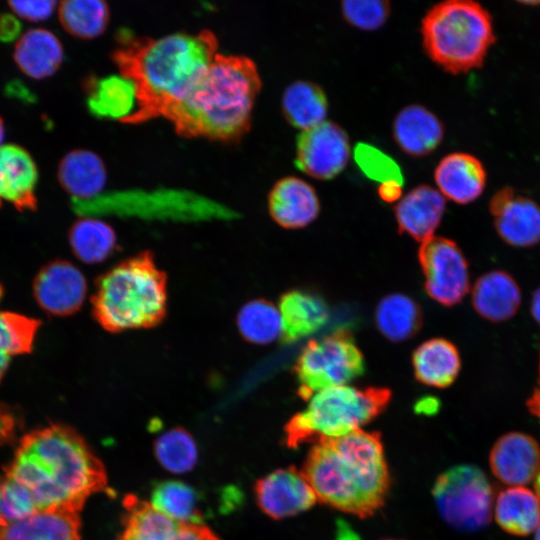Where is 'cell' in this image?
Masks as SVG:
<instances>
[{
  "label": "cell",
  "mask_w": 540,
  "mask_h": 540,
  "mask_svg": "<svg viewBox=\"0 0 540 540\" xmlns=\"http://www.w3.org/2000/svg\"><path fill=\"white\" fill-rule=\"evenodd\" d=\"M5 479L25 493L36 513L79 512L90 496L109 490L101 460L78 432L61 424L25 435Z\"/></svg>",
  "instance_id": "obj_1"
},
{
  "label": "cell",
  "mask_w": 540,
  "mask_h": 540,
  "mask_svg": "<svg viewBox=\"0 0 540 540\" xmlns=\"http://www.w3.org/2000/svg\"><path fill=\"white\" fill-rule=\"evenodd\" d=\"M217 54L218 39L210 30L156 39L120 32L112 58L136 92V110L123 123L164 117L200 80Z\"/></svg>",
  "instance_id": "obj_2"
},
{
  "label": "cell",
  "mask_w": 540,
  "mask_h": 540,
  "mask_svg": "<svg viewBox=\"0 0 540 540\" xmlns=\"http://www.w3.org/2000/svg\"><path fill=\"white\" fill-rule=\"evenodd\" d=\"M261 86L252 59L218 53L200 80L164 118L182 137L237 142L250 129Z\"/></svg>",
  "instance_id": "obj_3"
},
{
  "label": "cell",
  "mask_w": 540,
  "mask_h": 540,
  "mask_svg": "<svg viewBox=\"0 0 540 540\" xmlns=\"http://www.w3.org/2000/svg\"><path fill=\"white\" fill-rule=\"evenodd\" d=\"M301 472L318 500L360 517L375 512L389 488L380 435L362 429L315 443Z\"/></svg>",
  "instance_id": "obj_4"
},
{
  "label": "cell",
  "mask_w": 540,
  "mask_h": 540,
  "mask_svg": "<svg viewBox=\"0 0 540 540\" xmlns=\"http://www.w3.org/2000/svg\"><path fill=\"white\" fill-rule=\"evenodd\" d=\"M167 277L150 251L125 259L96 280L92 315L108 332L151 328L167 313Z\"/></svg>",
  "instance_id": "obj_5"
},
{
  "label": "cell",
  "mask_w": 540,
  "mask_h": 540,
  "mask_svg": "<svg viewBox=\"0 0 540 540\" xmlns=\"http://www.w3.org/2000/svg\"><path fill=\"white\" fill-rule=\"evenodd\" d=\"M421 35L428 57L452 74L480 67L495 42L490 14L471 0L431 7L422 19Z\"/></svg>",
  "instance_id": "obj_6"
},
{
  "label": "cell",
  "mask_w": 540,
  "mask_h": 540,
  "mask_svg": "<svg viewBox=\"0 0 540 540\" xmlns=\"http://www.w3.org/2000/svg\"><path fill=\"white\" fill-rule=\"evenodd\" d=\"M391 392L387 388L336 386L315 393L307 408L294 415L285 426L288 447L318 443L342 437L361 429L388 405Z\"/></svg>",
  "instance_id": "obj_7"
},
{
  "label": "cell",
  "mask_w": 540,
  "mask_h": 540,
  "mask_svg": "<svg viewBox=\"0 0 540 540\" xmlns=\"http://www.w3.org/2000/svg\"><path fill=\"white\" fill-rule=\"evenodd\" d=\"M364 371L363 355L347 329L310 340L293 367L297 392L305 400L321 390L343 386Z\"/></svg>",
  "instance_id": "obj_8"
},
{
  "label": "cell",
  "mask_w": 540,
  "mask_h": 540,
  "mask_svg": "<svg viewBox=\"0 0 540 540\" xmlns=\"http://www.w3.org/2000/svg\"><path fill=\"white\" fill-rule=\"evenodd\" d=\"M432 493L439 514L455 529L473 532L491 520L493 489L477 466L463 464L449 468L438 476Z\"/></svg>",
  "instance_id": "obj_9"
},
{
  "label": "cell",
  "mask_w": 540,
  "mask_h": 540,
  "mask_svg": "<svg viewBox=\"0 0 540 540\" xmlns=\"http://www.w3.org/2000/svg\"><path fill=\"white\" fill-rule=\"evenodd\" d=\"M72 208L78 213L100 210L123 212H163L164 215L176 216H211L221 215L223 208L203 197L180 190L125 191L99 195L87 201H71Z\"/></svg>",
  "instance_id": "obj_10"
},
{
  "label": "cell",
  "mask_w": 540,
  "mask_h": 540,
  "mask_svg": "<svg viewBox=\"0 0 540 540\" xmlns=\"http://www.w3.org/2000/svg\"><path fill=\"white\" fill-rule=\"evenodd\" d=\"M427 294L438 303L453 306L469 291V266L459 246L445 237L423 241L418 252Z\"/></svg>",
  "instance_id": "obj_11"
},
{
  "label": "cell",
  "mask_w": 540,
  "mask_h": 540,
  "mask_svg": "<svg viewBox=\"0 0 540 540\" xmlns=\"http://www.w3.org/2000/svg\"><path fill=\"white\" fill-rule=\"evenodd\" d=\"M350 143L346 132L336 123L324 121L302 131L296 143L295 163L305 174L329 180L346 167Z\"/></svg>",
  "instance_id": "obj_12"
},
{
  "label": "cell",
  "mask_w": 540,
  "mask_h": 540,
  "mask_svg": "<svg viewBox=\"0 0 540 540\" xmlns=\"http://www.w3.org/2000/svg\"><path fill=\"white\" fill-rule=\"evenodd\" d=\"M123 529L117 540H220L204 524L174 520L135 495L123 500Z\"/></svg>",
  "instance_id": "obj_13"
},
{
  "label": "cell",
  "mask_w": 540,
  "mask_h": 540,
  "mask_svg": "<svg viewBox=\"0 0 540 540\" xmlns=\"http://www.w3.org/2000/svg\"><path fill=\"white\" fill-rule=\"evenodd\" d=\"M87 288L82 272L71 262L60 259L44 265L33 281L36 302L54 316H69L79 311Z\"/></svg>",
  "instance_id": "obj_14"
},
{
  "label": "cell",
  "mask_w": 540,
  "mask_h": 540,
  "mask_svg": "<svg viewBox=\"0 0 540 540\" xmlns=\"http://www.w3.org/2000/svg\"><path fill=\"white\" fill-rule=\"evenodd\" d=\"M254 493L260 509L273 519L306 511L318 500L302 472L293 467L276 470L259 479Z\"/></svg>",
  "instance_id": "obj_15"
},
{
  "label": "cell",
  "mask_w": 540,
  "mask_h": 540,
  "mask_svg": "<svg viewBox=\"0 0 540 540\" xmlns=\"http://www.w3.org/2000/svg\"><path fill=\"white\" fill-rule=\"evenodd\" d=\"M489 210L500 238L514 247H531L540 241V206L506 187L493 195Z\"/></svg>",
  "instance_id": "obj_16"
},
{
  "label": "cell",
  "mask_w": 540,
  "mask_h": 540,
  "mask_svg": "<svg viewBox=\"0 0 540 540\" xmlns=\"http://www.w3.org/2000/svg\"><path fill=\"white\" fill-rule=\"evenodd\" d=\"M489 464L502 483L510 487L525 486L540 471V446L525 433H506L493 445Z\"/></svg>",
  "instance_id": "obj_17"
},
{
  "label": "cell",
  "mask_w": 540,
  "mask_h": 540,
  "mask_svg": "<svg viewBox=\"0 0 540 540\" xmlns=\"http://www.w3.org/2000/svg\"><path fill=\"white\" fill-rule=\"evenodd\" d=\"M272 219L286 229H297L314 221L320 211L315 189L303 179L288 176L278 180L268 195Z\"/></svg>",
  "instance_id": "obj_18"
},
{
  "label": "cell",
  "mask_w": 540,
  "mask_h": 540,
  "mask_svg": "<svg viewBox=\"0 0 540 540\" xmlns=\"http://www.w3.org/2000/svg\"><path fill=\"white\" fill-rule=\"evenodd\" d=\"M37 167L30 154L15 144L0 146V199L19 211L35 210Z\"/></svg>",
  "instance_id": "obj_19"
},
{
  "label": "cell",
  "mask_w": 540,
  "mask_h": 540,
  "mask_svg": "<svg viewBox=\"0 0 540 540\" xmlns=\"http://www.w3.org/2000/svg\"><path fill=\"white\" fill-rule=\"evenodd\" d=\"M446 208L445 197L428 185H419L403 196L395 206L398 230L416 241L434 236Z\"/></svg>",
  "instance_id": "obj_20"
},
{
  "label": "cell",
  "mask_w": 540,
  "mask_h": 540,
  "mask_svg": "<svg viewBox=\"0 0 540 540\" xmlns=\"http://www.w3.org/2000/svg\"><path fill=\"white\" fill-rule=\"evenodd\" d=\"M434 179L445 198L458 204H467L483 192L486 172L476 157L457 152L441 159L435 169Z\"/></svg>",
  "instance_id": "obj_21"
},
{
  "label": "cell",
  "mask_w": 540,
  "mask_h": 540,
  "mask_svg": "<svg viewBox=\"0 0 540 540\" xmlns=\"http://www.w3.org/2000/svg\"><path fill=\"white\" fill-rule=\"evenodd\" d=\"M471 300L473 308L482 318L503 322L517 313L521 305V291L509 273L493 270L476 280Z\"/></svg>",
  "instance_id": "obj_22"
},
{
  "label": "cell",
  "mask_w": 540,
  "mask_h": 540,
  "mask_svg": "<svg viewBox=\"0 0 540 540\" xmlns=\"http://www.w3.org/2000/svg\"><path fill=\"white\" fill-rule=\"evenodd\" d=\"M443 136V124L438 117L418 104L401 109L393 122L395 142L411 156L431 153L441 143Z\"/></svg>",
  "instance_id": "obj_23"
},
{
  "label": "cell",
  "mask_w": 540,
  "mask_h": 540,
  "mask_svg": "<svg viewBox=\"0 0 540 540\" xmlns=\"http://www.w3.org/2000/svg\"><path fill=\"white\" fill-rule=\"evenodd\" d=\"M282 342L294 343L312 335L328 321L329 309L318 295L305 290H290L279 301Z\"/></svg>",
  "instance_id": "obj_24"
},
{
  "label": "cell",
  "mask_w": 540,
  "mask_h": 540,
  "mask_svg": "<svg viewBox=\"0 0 540 540\" xmlns=\"http://www.w3.org/2000/svg\"><path fill=\"white\" fill-rule=\"evenodd\" d=\"M57 177L71 200L87 201L100 195L107 181V172L103 160L95 152L76 149L61 159Z\"/></svg>",
  "instance_id": "obj_25"
},
{
  "label": "cell",
  "mask_w": 540,
  "mask_h": 540,
  "mask_svg": "<svg viewBox=\"0 0 540 540\" xmlns=\"http://www.w3.org/2000/svg\"><path fill=\"white\" fill-rule=\"evenodd\" d=\"M78 512L52 510L7 522L0 540H82Z\"/></svg>",
  "instance_id": "obj_26"
},
{
  "label": "cell",
  "mask_w": 540,
  "mask_h": 540,
  "mask_svg": "<svg viewBox=\"0 0 540 540\" xmlns=\"http://www.w3.org/2000/svg\"><path fill=\"white\" fill-rule=\"evenodd\" d=\"M13 58L18 68L33 79L53 75L64 59L60 40L51 31L43 28L30 29L15 45Z\"/></svg>",
  "instance_id": "obj_27"
},
{
  "label": "cell",
  "mask_w": 540,
  "mask_h": 540,
  "mask_svg": "<svg viewBox=\"0 0 540 540\" xmlns=\"http://www.w3.org/2000/svg\"><path fill=\"white\" fill-rule=\"evenodd\" d=\"M87 107L96 117L124 122L136 110V92L122 75L91 77L85 83Z\"/></svg>",
  "instance_id": "obj_28"
},
{
  "label": "cell",
  "mask_w": 540,
  "mask_h": 540,
  "mask_svg": "<svg viewBox=\"0 0 540 540\" xmlns=\"http://www.w3.org/2000/svg\"><path fill=\"white\" fill-rule=\"evenodd\" d=\"M412 364L419 382L437 388L450 386L461 369L458 349L444 338H433L418 346Z\"/></svg>",
  "instance_id": "obj_29"
},
{
  "label": "cell",
  "mask_w": 540,
  "mask_h": 540,
  "mask_svg": "<svg viewBox=\"0 0 540 540\" xmlns=\"http://www.w3.org/2000/svg\"><path fill=\"white\" fill-rule=\"evenodd\" d=\"M493 513L497 524L512 535H529L540 525V501L534 491L524 486L501 491Z\"/></svg>",
  "instance_id": "obj_30"
},
{
  "label": "cell",
  "mask_w": 540,
  "mask_h": 540,
  "mask_svg": "<svg viewBox=\"0 0 540 540\" xmlns=\"http://www.w3.org/2000/svg\"><path fill=\"white\" fill-rule=\"evenodd\" d=\"M281 105L286 121L303 131L326 121L327 97L322 88L311 81L297 80L288 85Z\"/></svg>",
  "instance_id": "obj_31"
},
{
  "label": "cell",
  "mask_w": 540,
  "mask_h": 540,
  "mask_svg": "<svg viewBox=\"0 0 540 540\" xmlns=\"http://www.w3.org/2000/svg\"><path fill=\"white\" fill-rule=\"evenodd\" d=\"M202 494L179 480L155 482L150 493V504L159 512L181 522L203 524L206 516Z\"/></svg>",
  "instance_id": "obj_32"
},
{
  "label": "cell",
  "mask_w": 540,
  "mask_h": 540,
  "mask_svg": "<svg viewBox=\"0 0 540 540\" xmlns=\"http://www.w3.org/2000/svg\"><path fill=\"white\" fill-rule=\"evenodd\" d=\"M419 305L403 294H390L377 305L375 322L379 331L393 342L413 337L422 326Z\"/></svg>",
  "instance_id": "obj_33"
},
{
  "label": "cell",
  "mask_w": 540,
  "mask_h": 540,
  "mask_svg": "<svg viewBox=\"0 0 540 540\" xmlns=\"http://www.w3.org/2000/svg\"><path fill=\"white\" fill-rule=\"evenodd\" d=\"M74 255L86 264L106 260L116 249L114 229L102 220L81 218L73 223L68 233Z\"/></svg>",
  "instance_id": "obj_34"
},
{
  "label": "cell",
  "mask_w": 540,
  "mask_h": 540,
  "mask_svg": "<svg viewBox=\"0 0 540 540\" xmlns=\"http://www.w3.org/2000/svg\"><path fill=\"white\" fill-rule=\"evenodd\" d=\"M59 20L67 33L79 39L102 34L110 18L108 4L101 0H67L59 4Z\"/></svg>",
  "instance_id": "obj_35"
},
{
  "label": "cell",
  "mask_w": 540,
  "mask_h": 540,
  "mask_svg": "<svg viewBox=\"0 0 540 540\" xmlns=\"http://www.w3.org/2000/svg\"><path fill=\"white\" fill-rule=\"evenodd\" d=\"M237 327L242 337L254 344H269L282 336L280 311L265 299L243 305L237 315Z\"/></svg>",
  "instance_id": "obj_36"
},
{
  "label": "cell",
  "mask_w": 540,
  "mask_h": 540,
  "mask_svg": "<svg viewBox=\"0 0 540 540\" xmlns=\"http://www.w3.org/2000/svg\"><path fill=\"white\" fill-rule=\"evenodd\" d=\"M41 321L14 312H0V382L12 356L30 353Z\"/></svg>",
  "instance_id": "obj_37"
},
{
  "label": "cell",
  "mask_w": 540,
  "mask_h": 540,
  "mask_svg": "<svg viewBox=\"0 0 540 540\" xmlns=\"http://www.w3.org/2000/svg\"><path fill=\"white\" fill-rule=\"evenodd\" d=\"M153 449L158 463L176 474L190 471L198 460V448L193 436L181 427L172 428L158 436Z\"/></svg>",
  "instance_id": "obj_38"
},
{
  "label": "cell",
  "mask_w": 540,
  "mask_h": 540,
  "mask_svg": "<svg viewBox=\"0 0 540 540\" xmlns=\"http://www.w3.org/2000/svg\"><path fill=\"white\" fill-rule=\"evenodd\" d=\"M354 158L368 178L380 184L389 181L403 184L404 179L398 164L378 148L367 143H358L354 150Z\"/></svg>",
  "instance_id": "obj_39"
},
{
  "label": "cell",
  "mask_w": 540,
  "mask_h": 540,
  "mask_svg": "<svg viewBox=\"0 0 540 540\" xmlns=\"http://www.w3.org/2000/svg\"><path fill=\"white\" fill-rule=\"evenodd\" d=\"M344 19L361 30L380 28L390 13V3L383 0H346L341 3Z\"/></svg>",
  "instance_id": "obj_40"
},
{
  "label": "cell",
  "mask_w": 540,
  "mask_h": 540,
  "mask_svg": "<svg viewBox=\"0 0 540 540\" xmlns=\"http://www.w3.org/2000/svg\"><path fill=\"white\" fill-rule=\"evenodd\" d=\"M10 8L21 18L38 22L49 18L56 5V1H9Z\"/></svg>",
  "instance_id": "obj_41"
},
{
  "label": "cell",
  "mask_w": 540,
  "mask_h": 540,
  "mask_svg": "<svg viewBox=\"0 0 540 540\" xmlns=\"http://www.w3.org/2000/svg\"><path fill=\"white\" fill-rule=\"evenodd\" d=\"M21 23L12 14H0V41L9 43L15 40L21 32Z\"/></svg>",
  "instance_id": "obj_42"
},
{
  "label": "cell",
  "mask_w": 540,
  "mask_h": 540,
  "mask_svg": "<svg viewBox=\"0 0 540 540\" xmlns=\"http://www.w3.org/2000/svg\"><path fill=\"white\" fill-rule=\"evenodd\" d=\"M402 185L395 181L381 183L378 187V195L385 202L397 201L402 194Z\"/></svg>",
  "instance_id": "obj_43"
},
{
  "label": "cell",
  "mask_w": 540,
  "mask_h": 540,
  "mask_svg": "<svg viewBox=\"0 0 540 540\" xmlns=\"http://www.w3.org/2000/svg\"><path fill=\"white\" fill-rule=\"evenodd\" d=\"M529 411L540 420V385H538L527 400Z\"/></svg>",
  "instance_id": "obj_44"
},
{
  "label": "cell",
  "mask_w": 540,
  "mask_h": 540,
  "mask_svg": "<svg viewBox=\"0 0 540 540\" xmlns=\"http://www.w3.org/2000/svg\"><path fill=\"white\" fill-rule=\"evenodd\" d=\"M438 408V402L435 398H425L420 400L417 403L416 410L419 412H424L426 414H429L431 412H435Z\"/></svg>",
  "instance_id": "obj_45"
},
{
  "label": "cell",
  "mask_w": 540,
  "mask_h": 540,
  "mask_svg": "<svg viewBox=\"0 0 540 540\" xmlns=\"http://www.w3.org/2000/svg\"><path fill=\"white\" fill-rule=\"evenodd\" d=\"M337 540H360V538L347 526V524L339 522Z\"/></svg>",
  "instance_id": "obj_46"
},
{
  "label": "cell",
  "mask_w": 540,
  "mask_h": 540,
  "mask_svg": "<svg viewBox=\"0 0 540 540\" xmlns=\"http://www.w3.org/2000/svg\"><path fill=\"white\" fill-rule=\"evenodd\" d=\"M530 308L532 317L540 324V287L533 293Z\"/></svg>",
  "instance_id": "obj_47"
},
{
  "label": "cell",
  "mask_w": 540,
  "mask_h": 540,
  "mask_svg": "<svg viewBox=\"0 0 540 540\" xmlns=\"http://www.w3.org/2000/svg\"><path fill=\"white\" fill-rule=\"evenodd\" d=\"M534 488H535L534 492L540 501V471L537 474L536 478L534 479Z\"/></svg>",
  "instance_id": "obj_48"
},
{
  "label": "cell",
  "mask_w": 540,
  "mask_h": 540,
  "mask_svg": "<svg viewBox=\"0 0 540 540\" xmlns=\"http://www.w3.org/2000/svg\"><path fill=\"white\" fill-rule=\"evenodd\" d=\"M3 137H4V125H3V120L0 117V144L3 140Z\"/></svg>",
  "instance_id": "obj_49"
},
{
  "label": "cell",
  "mask_w": 540,
  "mask_h": 540,
  "mask_svg": "<svg viewBox=\"0 0 540 540\" xmlns=\"http://www.w3.org/2000/svg\"><path fill=\"white\" fill-rule=\"evenodd\" d=\"M534 533H535L534 540H540V525Z\"/></svg>",
  "instance_id": "obj_50"
},
{
  "label": "cell",
  "mask_w": 540,
  "mask_h": 540,
  "mask_svg": "<svg viewBox=\"0 0 540 540\" xmlns=\"http://www.w3.org/2000/svg\"><path fill=\"white\" fill-rule=\"evenodd\" d=\"M7 522L4 520L1 509H0V529L6 524Z\"/></svg>",
  "instance_id": "obj_51"
},
{
  "label": "cell",
  "mask_w": 540,
  "mask_h": 540,
  "mask_svg": "<svg viewBox=\"0 0 540 540\" xmlns=\"http://www.w3.org/2000/svg\"><path fill=\"white\" fill-rule=\"evenodd\" d=\"M2 296H3V287H2V285L0 284V299L2 298Z\"/></svg>",
  "instance_id": "obj_52"
},
{
  "label": "cell",
  "mask_w": 540,
  "mask_h": 540,
  "mask_svg": "<svg viewBox=\"0 0 540 540\" xmlns=\"http://www.w3.org/2000/svg\"><path fill=\"white\" fill-rule=\"evenodd\" d=\"M383 540H395V539H383Z\"/></svg>",
  "instance_id": "obj_53"
}]
</instances>
